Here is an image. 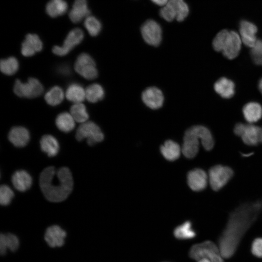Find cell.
<instances>
[{
  "instance_id": "6da1fadb",
  "label": "cell",
  "mask_w": 262,
  "mask_h": 262,
  "mask_svg": "<svg viewBox=\"0 0 262 262\" xmlns=\"http://www.w3.org/2000/svg\"><path fill=\"white\" fill-rule=\"evenodd\" d=\"M262 210V201L242 204L229 215L227 224L218 240V248L224 258L232 257L241 238Z\"/></svg>"
},
{
  "instance_id": "7a4b0ae2",
  "label": "cell",
  "mask_w": 262,
  "mask_h": 262,
  "mask_svg": "<svg viewBox=\"0 0 262 262\" xmlns=\"http://www.w3.org/2000/svg\"><path fill=\"white\" fill-rule=\"evenodd\" d=\"M39 185L45 197L51 202H61L71 192L73 180L68 168L56 169L53 166L45 168L39 177Z\"/></svg>"
},
{
  "instance_id": "3957f363",
  "label": "cell",
  "mask_w": 262,
  "mask_h": 262,
  "mask_svg": "<svg viewBox=\"0 0 262 262\" xmlns=\"http://www.w3.org/2000/svg\"><path fill=\"white\" fill-rule=\"evenodd\" d=\"M199 139L206 150H211L214 141L210 131L206 127L196 125L191 127L185 132L181 151L183 155L189 159L195 157L199 150Z\"/></svg>"
},
{
  "instance_id": "277c9868",
  "label": "cell",
  "mask_w": 262,
  "mask_h": 262,
  "mask_svg": "<svg viewBox=\"0 0 262 262\" xmlns=\"http://www.w3.org/2000/svg\"><path fill=\"white\" fill-rule=\"evenodd\" d=\"M242 40L239 34L233 31L223 30L219 32L213 39L214 49L222 52L227 58L232 60L239 54Z\"/></svg>"
},
{
  "instance_id": "5b68a950",
  "label": "cell",
  "mask_w": 262,
  "mask_h": 262,
  "mask_svg": "<svg viewBox=\"0 0 262 262\" xmlns=\"http://www.w3.org/2000/svg\"><path fill=\"white\" fill-rule=\"evenodd\" d=\"M189 255L196 261L206 258L212 260L213 262H224L218 247L211 241L193 245L190 249Z\"/></svg>"
},
{
  "instance_id": "8992f818",
  "label": "cell",
  "mask_w": 262,
  "mask_h": 262,
  "mask_svg": "<svg viewBox=\"0 0 262 262\" xmlns=\"http://www.w3.org/2000/svg\"><path fill=\"white\" fill-rule=\"evenodd\" d=\"M234 133L241 137L244 143L249 146L262 143V127L253 124L237 123L234 128Z\"/></svg>"
},
{
  "instance_id": "52a82bcc",
  "label": "cell",
  "mask_w": 262,
  "mask_h": 262,
  "mask_svg": "<svg viewBox=\"0 0 262 262\" xmlns=\"http://www.w3.org/2000/svg\"><path fill=\"white\" fill-rule=\"evenodd\" d=\"M233 175V170L229 166L221 164L212 166L209 171V180L212 189L215 191L220 190Z\"/></svg>"
},
{
  "instance_id": "ba28073f",
  "label": "cell",
  "mask_w": 262,
  "mask_h": 262,
  "mask_svg": "<svg viewBox=\"0 0 262 262\" xmlns=\"http://www.w3.org/2000/svg\"><path fill=\"white\" fill-rule=\"evenodd\" d=\"M76 138L81 141L87 139L89 146H93L101 142L104 139V134L100 128L92 121H86L81 124L77 130Z\"/></svg>"
},
{
  "instance_id": "9c48e42d",
  "label": "cell",
  "mask_w": 262,
  "mask_h": 262,
  "mask_svg": "<svg viewBox=\"0 0 262 262\" xmlns=\"http://www.w3.org/2000/svg\"><path fill=\"white\" fill-rule=\"evenodd\" d=\"M14 91L18 97L32 98L40 96L43 93L44 88L37 79L30 78L25 83L16 80L14 84Z\"/></svg>"
},
{
  "instance_id": "30bf717a",
  "label": "cell",
  "mask_w": 262,
  "mask_h": 262,
  "mask_svg": "<svg viewBox=\"0 0 262 262\" xmlns=\"http://www.w3.org/2000/svg\"><path fill=\"white\" fill-rule=\"evenodd\" d=\"M74 69L78 74L87 80H93L98 76L94 60L85 53H82L78 56L75 63Z\"/></svg>"
},
{
  "instance_id": "8fae6325",
  "label": "cell",
  "mask_w": 262,
  "mask_h": 262,
  "mask_svg": "<svg viewBox=\"0 0 262 262\" xmlns=\"http://www.w3.org/2000/svg\"><path fill=\"white\" fill-rule=\"evenodd\" d=\"M142 36L148 44L158 46L162 38V30L160 24L153 19L145 22L141 28Z\"/></svg>"
},
{
  "instance_id": "7c38bea8",
  "label": "cell",
  "mask_w": 262,
  "mask_h": 262,
  "mask_svg": "<svg viewBox=\"0 0 262 262\" xmlns=\"http://www.w3.org/2000/svg\"><path fill=\"white\" fill-rule=\"evenodd\" d=\"M84 37L83 31L80 28L72 30L66 36L62 46H55L52 52L55 54L62 56L68 54L74 47L80 44Z\"/></svg>"
},
{
  "instance_id": "4fadbf2b",
  "label": "cell",
  "mask_w": 262,
  "mask_h": 262,
  "mask_svg": "<svg viewBox=\"0 0 262 262\" xmlns=\"http://www.w3.org/2000/svg\"><path fill=\"white\" fill-rule=\"evenodd\" d=\"M187 180L188 186L193 191L198 192L206 187L208 176L203 169L195 168L188 173Z\"/></svg>"
},
{
  "instance_id": "5bb4252c",
  "label": "cell",
  "mask_w": 262,
  "mask_h": 262,
  "mask_svg": "<svg viewBox=\"0 0 262 262\" xmlns=\"http://www.w3.org/2000/svg\"><path fill=\"white\" fill-rule=\"evenodd\" d=\"M142 99L149 108L157 109L162 106L164 97L160 89L155 87H150L143 92Z\"/></svg>"
},
{
  "instance_id": "9a60e30c",
  "label": "cell",
  "mask_w": 262,
  "mask_h": 262,
  "mask_svg": "<svg viewBox=\"0 0 262 262\" xmlns=\"http://www.w3.org/2000/svg\"><path fill=\"white\" fill-rule=\"evenodd\" d=\"M239 30L243 43L247 47L253 48L258 40L256 36L257 32L256 26L248 21L242 20Z\"/></svg>"
},
{
  "instance_id": "2e32d148",
  "label": "cell",
  "mask_w": 262,
  "mask_h": 262,
  "mask_svg": "<svg viewBox=\"0 0 262 262\" xmlns=\"http://www.w3.org/2000/svg\"><path fill=\"white\" fill-rule=\"evenodd\" d=\"M66 232L58 225H52L47 228L44 239L51 247L62 246L65 243Z\"/></svg>"
},
{
  "instance_id": "e0dca14e",
  "label": "cell",
  "mask_w": 262,
  "mask_h": 262,
  "mask_svg": "<svg viewBox=\"0 0 262 262\" xmlns=\"http://www.w3.org/2000/svg\"><path fill=\"white\" fill-rule=\"evenodd\" d=\"M42 48L43 43L39 36L36 34L29 33L22 43L21 51L23 56L29 57L40 51Z\"/></svg>"
},
{
  "instance_id": "ac0fdd59",
  "label": "cell",
  "mask_w": 262,
  "mask_h": 262,
  "mask_svg": "<svg viewBox=\"0 0 262 262\" xmlns=\"http://www.w3.org/2000/svg\"><path fill=\"white\" fill-rule=\"evenodd\" d=\"M8 139L15 146L23 147L30 140V133L27 129L23 127H14L9 132Z\"/></svg>"
},
{
  "instance_id": "d6986e66",
  "label": "cell",
  "mask_w": 262,
  "mask_h": 262,
  "mask_svg": "<svg viewBox=\"0 0 262 262\" xmlns=\"http://www.w3.org/2000/svg\"><path fill=\"white\" fill-rule=\"evenodd\" d=\"M90 13L86 0H75L69 13V17L73 23H78L89 16Z\"/></svg>"
},
{
  "instance_id": "ffe728a7",
  "label": "cell",
  "mask_w": 262,
  "mask_h": 262,
  "mask_svg": "<svg viewBox=\"0 0 262 262\" xmlns=\"http://www.w3.org/2000/svg\"><path fill=\"white\" fill-rule=\"evenodd\" d=\"M214 89L218 94L224 98H229L235 93L234 83L226 77L219 79L214 84Z\"/></svg>"
},
{
  "instance_id": "44dd1931",
  "label": "cell",
  "mask_w": 262,
  "mask_h": 262,
  "mask_svg": "<svg viewBox=\"0 0 262 262\" xmlns=\"http://www.w3.org/2000/svg\"><path fill=\"white\" fill-rule=\"evenodd\" d=\"M12 181L16 189L21 192H24L31 187L32 179L27 171L20 170L16 171L13 174Z\"/></svg>"
},
{
  "instance_id": "7402d4cb",
  "label": "cell",
  "mask_w": 262,
  "mask_h": 262,
  "mask_svg": "<svg viewBox=\"0 0 262 262\" xmlns=\"http://www.w3.org/2000/svg\"><path fill=\"white\" fill-rule=\"evenodd\" d=\"M243 114L248 122H256L262 117V106L258 102H250L244 106Z\"/></svg>"
},
{
  "instance_id": "603a6c76",
  "label": "cell",
  "mask_w": 262,
  "mask_h": 262,
  "mask_svg": "<svg viewBox=\"0 0 262 262\" xmlns=\"http://www.w3.org/2000/svg\"><path fill=\"white\" fill-rule=\"evenodd\" d=\"M160 151L165 159L173 161L180 157L181 148L177 143L172 140H168L161 146Z\"/></svg>"
},
{
  "instance_id": "cb8c5ba5",
  "label": "cell",
  "mask_w": 262,
  "mask_h": 262,
  "mask_svg": "<svg viewBox=\"0 0 262 262\" xmlns=\"http://www.w3.org/2000/svg\"><path fill=\"white\" fill-rule=\"evenodd\" d=\"M19 246V240L15 235L10 233L0 234V253L1 255L5 254L7 248L11 251H16Z\"/></svg>"
},
{
  "instance_id": "d4e9b609",
  "label": "cell",
  "mask_w": 262,
  "mask_h": 262,
  "mask_svg": "<svg viewBox=\"0 0 262 262\" xmlns=\"http://www.w3.org/2000/svg\"><path fill=\"white\" fill-rule=\"evenodd\" d=\"M41 150L49 157L56 155L59 151V146L57 139L51 135L43 136L40 141Z\"/></svg>"
},
{
  "instance_id": "484cf974",
  "label": "cell",
  "mask_w": 262,
  "mask_h": 262,
  "mask_svg": "<svg viewBox=\"0 0 262 262\" xmlns=\"http://www.w3.org/2000/svg\"><path fill=\"white\" fill-rule=\"evenodd\" d=\"M173 234L177 239L185 240L194 238L196 233L193 228L192 222L186 221L174 229Z\"/></svg>"
},
{
  "instance_id": "4316f807",
  "label": "cell",
  "mask_w": 262,
  "mask_h": 262,
  "mask_svg": "<svg viewBox=\"0 0 262 262\" xmlns=\"http://www.w3.org/2000/svg\"><path fill=\"white\" fill-rule=\"evenodd\" d=\"M172 9L175 15L176 19L181 22L188 16L189 9L184 0H169L167 3Z\"/></svg>"
},
{
  "instance_id": "83f0119b",
  "label": "cell",
  "mask_w": 262,
  "mask_h": 262,
  "mask_svg": "<svg viewBox=\"0 0 262 262\" xmlns=\"http://www.w3.org/2000/svg\"><path fill=\"white\" fill-rule=\"evenodd\" d=\"M67 8V4L64 0H50L46 5V10L50 17H56L64 14Z\"/></svg>"
},
{
  "instance_id": "f1b7e54d",
  "label": "cell",
  "mask_w": 262,
  "mask_h": 262,
  "mask_svg": "<svg viewBox=\"0 0 262 262\" xmlns=\"http://www.w3.org/2000/svg\"><path fill=\"white\" fill-rule=\"evenodd\" d=\"M66 98L72 102L80 103L83 101L85 98V90L80 84L72 83L69 85L66 93Z\"/></svg>"
},
{
  "instance_id": "f546056e",
  "label": "cell",
  "mask_w": 262,
  "mask_h": 262,
  "mask_svg": "<svg viewBox=\"0 0 262 262\" xmlns=\"http://www.w3.org/2000/svg\"><path fill=\"white\" fill-rule=\"evenodd\" d=\"M75 120L70 114L64 112L57 116L55 123L57 128L61 131L68 132L75 127Z\"/></svg>"
},
{
  "instance_id": "4dcf8cb0",
  "label": "cell",
  "mask_w": 262,
  "mask_h": 262,
  "mask_svg": "<svg viewBox=\"0 0 262 262\" xmlns=\"http://www.w3.org/2000/svg\"><path fill=\"white\" fill-rule=\"evenodd\" d=\"M104 97V89L98 83L92 84L85 89V98L90 102H97L102 99Z\"/></svg>"
},
{
  "instance_id": "1f68e13d",
  "label": "cell",
  "mask_w": 262,
  "mask_h": 262,
  "mask_svg": "<svg viewBox=\"0 0 262 262\" xmlns=\"http://www.w3.org/2000/svg\"><path fill=\"white\" fill-rule=\"evenodd\" d=\"M47 103L52 106L59 104L63 101L64 94L62 89L58 86L51 88L45 95Z\"/></svg>"
},
{
  "instance_id": "d6a6232c",
  "label": "cell",
  "mask_w": 262,
  "mask_h": 262,
  "mask_svg": "<svg viewBox=\"0 0 262 262\" xmlns=\"http://www.w3.org/2000/svg\"><path fill=\"white\" fill-rule=\"evenodd\" d=\"M70 112L75 121L79 123H84L89 118L86 107L82 102L73 104L70 108Z\"/></svg>"
},
{
  "instance_id": "836d02e7",
  "label": "cell",
  "mask_w": 262,
  "mask_h": 262,
  "mask_svg": "<svg viewBox=\"0 0 262 262\" xmlns=\"http://www.w3.org/2000/svg\"><path fill=\"white\" fill-rule=\"evenodd\" d=\"M19 67L17 59L14 57H10L6 59H2L0 62L1 71L7 75H12L16 73Z\"/></svg>"
},
{
  "instance_id": "e575fe53",
  "label": "cell",
  "mask_w": 262,
  "mask_h": 262,
  "mask_svg": "<svg viewBox=\"0 0 262 262\" xmlns=\"http://www.w3.org/2000/svg\"><path fill=\"white\" fill-rule=\"evenodd\" d=\"M88 32L92 36L98 35L101 29V24L99 20L94 16H88L84 23Z\"/></svg>"
},
{
  "instance_id": "d590c367",
  "label": "cell",
  "mask_w": 262,
  "mask_h": 262,
  "mask_svg": "<svg viewBox=\"0 0 262 262\" xmlns=\"http://www.w3.org/2000/svg\"><path fill=\"white\" fill-rule=\"evenodd\" d=\"M14 192L6 185H2L0 187V203L1 205H8L14 197Z\"/></svg>"
},
{
  "instance_id": "8d00e7d4",
  "label": "cell",
  "mask_w": 262,
  "mask_h": 262,
  "mask_svg": "<svg viewBox=\"0 0 262 262\" xmlns=\"http://www.w3.org/2000/svg\"><path fill=\"white\" fill-rule=\"evenodd\" d=\"M250 55L255 64L262 66V40L258 39L254 47L251 48Z\"/></svg>"
},
{
  "instance_id": "74e56055",
  "label": "cell",
  "mask_w": 262,
  "mask_h": 262,
  "mask_svg": "<svg viewBox=\"0 0 262 262\" xmlns=\"http://www.w3.org/2000/svg\"><path fill=\"white\" fill-rule=\"evenodd\" d=\"M160 16L165 20L171 22L176 19L175 15L171 7L166 4L160 11Z\"/></svg>"
},
{
  "instance_id": "f35d334b",
  "label": "cell",
  "mask_w": 262,
  "mask_h": 262,
  "mask_svg": "<svg viewBox=\"0 0 262 262\" xmlns=\"http://www.w3.org/2000/svg\"><path fill=\"white\" fill-rule=\"evenodd\" d=\"M251 251L255 256L262 258V237L254 240L251 245Z\"/></svg>"
},
{
  "instance_id": "ab89813d",
  "label": "cell",
  "mask_w": 262,
  "mask_h": 262,
  "mask_svg": "<svg viewBox=\"0 0 262 262\" xmlns=\"http://www.w3.org/2000/svg\"><path fill=\"white\" fill-rule=\"evenodd\" d=\"M151 1L159 6L165 5L169 1V0H151Z\"/></svg>"
},
{
  "instance_id": "60d3db41",
  "label": "cell",
  "mask_w": 262,
  "mask_h": 262,
  "mask_svg": "<svg viewBox=\"0 0 262 262\" xmlns=\"http://www.w3.org/2000/svg\"><path fill=\"white\" fill-rule=\"evenodd\" d=\"M197 262H213V261L210 259L203 258L200 259L196 261Z\"/></svg>"
},
{
  "instance_id": "b9f144b4",
  "label": "cell",
  "mask_w": 262,
  "mask_h": 262,
  "mask_svg": "<svg viewBox=\"0 0 262 262\" xmlns=\"http://www.w3.org/2000/svg\"><path fill=\"white\" fill-rule=\"evenodd\" d=\"M258 87H259V89L260 91L262 94V78L260 79V81L259 82Z\"/></svg>"
}]
</instances>
